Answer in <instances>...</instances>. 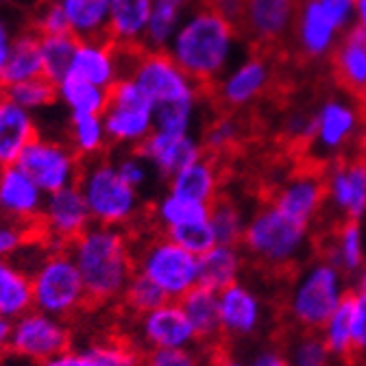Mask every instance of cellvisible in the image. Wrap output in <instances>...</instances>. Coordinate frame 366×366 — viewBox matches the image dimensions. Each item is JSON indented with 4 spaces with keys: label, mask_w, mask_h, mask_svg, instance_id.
<instances>
[{
    "label": "cell",
    "mask_w": 366,
    "mask_h": 366,
    "mask_svg": "<svg viewBox=\"0 0 366 366\" xmlns=\"http://www.w3.org/2000/svg\"><path fill=\"white\" fill-rule=\"evenodd\" d=\"M220 332L229 340H249L259 336L268 310L264 297L242 280L218 292Z\"/></svg>",
    "instance_id": "cell-16"
},
{
    "label": "cell",
    "mask_w": 366,
    "mask_h": 366,
    "mask_svg": "<svg viewBox=\"0 0 366 366\" xmlns=\"http://www.w3.org/2000/svg\"><path fill=\"white\" fill-rule=\"evenodd\" d=\"M135 342L144 353L157 349H192L199 345L179 301H166L149 314L135 318Z\"/></svg>",
    "instance_id": "cell-15"
},
{
    "label": "cell",
    "mask_w": 366,
    "mask_h": 366,
    "mask_svg": "<svg viewBox=\"0 0 366 366\" xmlns=\"http://www.w3.org/2000/svg\"><path fill=\"white\" fill-rule=\"evenodd\" d=\"M251 366H290L282 353V349H272V347H264L257 353H253V357L249 360Z\"/></svg>",
    "instance_id": "cell-51"
},
{
    "label": "cell",
    "mask_w": 366,
    "mask_h": 366,
    "mask_svg": "<svg viewBox=\"0 0 366 366\" xmlns=\"http://www.w3.org/2000/svg\"><path fill=\"white\" fill-rule=\"evenodd\" d=\"M76 41L79 39L72 33L39 37L41 68H44V76L46 79H51L53 83H59L68 74L72 57H74Z\"/></svg>",
    "instance_id": "cell-37"
},
{
    "label": "cell",
    "mask_w": 366,
    "mask_h": 366,
    "mask_svg": "<svg viewBox=\"0 0 366 366\" xmlns=\"http://www.w3.org/2000/svg\"><path fill=\"white\" fill-rule=\"evenodd\" d=\"M44 201L41 188L18 164L0 168V218L35 229Z\"/></svg>",
    "instance_id": "cell-18"
},
{
    "label": "cell",
    "mask_w": 366,
    "mask_h": 366,
    "mask_svg": "<svg viewBox=\"0 0 366 366\" xmlns=\"http://www.w3.org/2000/svg\"><path fill=\"white\" fill-rule=\"evenodd\" d=\"M181 307L186 312L190 325L197 334L199 345L212 347L222 338L220 332V310H218V292L197 286L181 301Z\"/></svg>",
    "instance_id": "cell-28"
},
{
    "label": "cell",
    "mask_w": 366,
    "mask_h": 366,
    "mask_svg": "<svg viewBox=\"0 0 366 366\" xmlns=\"http://www.w3.org/2000/svg\"><path fill=\"white\" fill-rule=\"evenodd\" d=\"M39 366H97V362L92 360L83 349H81V351L68 349V351H64V353L53 355L51 360L41 362Z\"/></svg>",
    "instance_id": "cell-50"
},
{
    "label": "cell",
    "mask_w": 366,
    "mask_h": 366,
    "mask_svg": "<svg viewBox=\"0 0 366 366\" xmlns=\"http://www.w3.org/2000/svg\"><path fill=\"white\" fill-rule=\"evenodd\" d=\"M214 366H251V364L244 362V360H238V357H234V355H222V357L216 360Z\"/></svg>",
    "instance_id": "cell-53"
},
{
    "label": "cell",
    "mask_w": 366,
    "mask_h": 366,
    "mask_svg": "<svg viewBox=\"0 0 366 366\" xmlns=\"http://www.w3.org/2000/svg\"><path fill=\"white\" fill-rule=\"evenodd\" d=\"M323 255L334 262L347 277H357V272L366 266V232L357 220L334 222Z\"/></svg>",
    "instance_id": "cell-24"
},
{
    "label": "cell",
    "mask_w": 366,
    "mask_h": 366,
    "mask_svg": "<svg viewBox=\"0 0 366 366\" xmlns=\"http://www.w3.org/2000/svg\"><path fill=\"white\" fill-rule=\"evenodd\" d=\"M351 295L349 277L325 255L295 268L284 295V316L292 330L318 332Z\"/></svg>",
    "instance_id": "cell-3"
},
{
    "label": "cell",
    "mask_w": 366,
    "mask_h": 366,
    "mask_svg": "<svg viewBox=\"0 0 366 366\" xmlns=\"http://www.w3.org/2000/svg\"><path fill=\"white\" fill-rule=\"evenodd\" d=\"M37 76H44L39 35L31 31L29 26H24L14 39L11 53L7 57L3 74H0V85L7 89V87L26 83L31 79H37Z\"/></svg>",
    "instance_id": "cell-29"
},
{
    "label": "cell",
    "mask_w": 366,
    "mask_h": 366,
    "mask_svg": "<svg viewBox=\"0 0 366 366\" xmlns=\"http://www.w3.org/2000/svg\"><path fill=\"white\" fill-rule=\"evenodd\" d=\"M153 14V0H112L107 39L118 49H142Z\"/></svg>",
    "instance_id": "cell-23"
},
{
    "label": "cell",
    "mask_w": 366,
    "mask_h": 366,
    "mask_svg": "<svg viewBox=\"0 0 366 366\" xmlns=\"http://www.w3.org/2000/svg\"><path fill=\"white\" fill-rule=\"evenodd\" d=\"M353 290H357V292H366V266L357 272V277H355V282H353Z\"/></svg>",
    "instance_id": "cell-54"
},
{
    "label": "cell",
    "mask_w": 366,
    "mask_h": 366,
    "mask_svg": "<svg viewBox=\"0 0 366 366\" xmlns=\"http://www.w3.org/2000/svg\"><path fill=\"white\" fill-rule=\"evenodd\" d=\"M11 332H14V320L0 314V357H5L11 349Z\"/></svg>",
    "instance_id": "cell-52"
},
{
    "label": "cell",
    "mask_w": 366,
    "mask_h": 366,
    "mask_svg": "<svg viewBox=\"0 0 366 366\" xmlns=\"http://www.w3.org/2000/svg\"><path fill=\"white\" fill-rule=\"evenodd\" d=\"M292 33L299 35L301 44V51L295 57L297 64H307L320 53H325L332 41L334 22L330 20L323 5H320V0H303Z\"/></svg>",
    "instance_id": "cell-25"
},
{
    "label": "cell",
    "mask_w": 366,
    "mask_h": 366,
    "mask_svg": "<svg viewBox=\"0 0 366 366\" xmlns=\"http://www.w3.org/2000/svg\"><path fill=\"white\" fill-rule=\"evenodd\" d=\"M325 168V166H323ZM323 168L305 164L288 174L270 194V203L280 207L284 214L305 222L316 224L325 214V179Z\"/></svg>",
    "instance_id": "cell-14"
},
{
    "label": "cell",
    "mask_w": 366,
    "mask_h": 366,
    "mask_svg": "<svg viewBox=\"0 0 366 366\" xmlns=\"http://www.w3.org/2000/svg\"><path fill=\"white\" fill-rule=\"evenodd\" d=\"M39 135L37 116L5 97L0 105V168L18 164Z\"/></svg>",
    "instance_id": "cell-21"
},
{
    "label": "cell",
    "mask_w": 366,
    "mask_h": 366,
    "mask_svg": "<svg viewBox=\"0 0 366 366\" xmlns=\"http://www.w3.org/2000/svg\"><path fill=\"white\" fill-rule=\"evenodd\" d=\"M26 26L35 31L39 37L44 35H64L70 33L66 14L57 0H39L33 7L31 18L26 20Z\"/></svg>",
    "instance_id": "cell-43"
},
{
    "label": "cell",
    "mask_w": 366,
    "mask_h": 366,
    "mask_svg": "<svg viewBox=\"0 0 366 366\" xmlns=\"http://www.w3.org/2000/svg\"><path fill=\"white\" fill-rule=\"evenodd\" d=\"M68 251L81 272L89 305L120 303L135 274V240L129 229L92 224Z\"/></svg>",
    "instance_id": "cell-1"
},
{
    "label": "cell",
    "mask_w": 366,
    "mask_h": 366,
    "mask_svg": "<svg viewBox=\"0 0 366 366\" xmlns=\"http://www.w3.org/2000/svg\"><path fill=\"white\" fill-rule=\"evenodd\" d=\"M22 29H24V26H22ZM22 29H16L14 22L5 16L3 7H0V74H3V68H5L7 57H9V53H11L14 39H16V35H18Z\"/></svg>",
    "instance_id": "cell-49"
},
{
    "label": "cell",
    "mask_w": 366,
    "mask_h": 366,
    "mask_svg": "<svg viewBox=\"0 0 366 366\" xmlns=\"http://www.w3.org/2000/svg\"><path fill=\"white\" fill-rule=\"evenodd\" d=\"M240 249L247 259L266 270H295L310 259L312 227L268 201L249 216Z\"/></svg>",
    "instance_id": "cell-2"
},
{
    "label": "cell",
    "mask_w": 366,
    "mask_h": 366,
    "mask_svg": "<svg viewBox=\"0 0 366 366\" xmlns=\"http://www.w3.org/2000/svg\"><path fill=\"white\" fill-rule=\"evenodd\" d=\"M68 349H72V330L68 320L39 310H29L14 320L9 353L39 366Z\"/></svg>",
    "instance_id": "cell-11"
},
{
    "label": "cell",
    "mask_w": 366,
    "mask_h": 366,
    "mask_svg": "<svg viewBox=\"0 0 366 366\" xmlns=\"http://www.w3.org/2000/svg\"><path fill=\"white\" fill-rule=\"evenodd\" d=\"M135 272L155 284L168 301H181L199 286V255L155 232L135 240Z\"/></svg>",
    "instance_id": "cell-7"
},
{
    "label": "cell",
    "mask_w": 366,
    "mask_h": 366,
    "mask_svg": "<svg viewBox=\"0 0 366 366\" xmlns=\"http://www.w3.org/2000/svg\"><path fill=\"white\" fill-rule=\"evenodd\" d=\"M247 255L240 247L214 244L199 255V286L220 292L242 280Z\"/></svg>",
    "instance_id": "cell-26"
},
{
    "label": "cell",
    "mask_w": 366,
    "mask_h": 366,
    "mask_svg": "<svg viewBox=\"0 0 366 366\" xmlns=\"http://www.w3.org/2000/svg\"><path fill=\"white\" fill-rule=\"evenodd\" d=\"M33 310L70 320L87 305V290L68 249L49 247L31 268Z\"/></svg>",
    "instance_id": "cell-6"
},
{
    "label": "cell",
    "mask_w": 366,
    "mask_h": 366,
    "mask_svg": "<svg viewBox=\"0 0 366 366\" xmlns=\"http://www.w3.org/2000/svg\"><path fill=\"white\" fill-rule=\"evenodd\" d=\"M190 0H153V14L144 46L149 51H166L172 35L181 26V16Z\"/></svg>",
    "instance_id": "cell-35"
},
{
    "label": "cell",
    "mask_w": 366,
    "mask_h": 366,
    "mask_svg": "<svg viewBox=\"0 0 366 366\" xmlns=\"http://www.w3.org/2000/svg\"><path fill=\"white\" fill-rule=\"evenodd\" d=\"M282 353L290 366H336V357L318 332L292 330L284 338Z\"/></svg>",
    "instance_id": "cell-34"
},
{
    "label": "cell",
    "mask_w": 366,
    "mask_h": 366,
    "mask_svg": "<svg viewBox=\"0 0 366 366\" xmlns=\"http://www.w3.org/2000/svg\"><path fill=\"white\" fill-rule=\"evenodd\" d=\"M209 209L212 205L207 203H201L188 197H179L166 190L162 197L155 199L151 207V220L155 229H159V234H172V232H179V229L209 222Z\"/></svg>",
    "instance_id": "cell-27"
},
{
    "label": "cell",
    "mask_w": 366,
    "mask_h": 366,
    "mask_svg": "<svg viewBox=\"0 0 366 366\" xmlns=\"http://www.w3.org/2000/svg\"><path fill=\"white\" fill-rule=\"evenodd\" d=\"M79 190L94 224L131 229L144 216L142 192L131 188L107 155L83 162Z\"/></svg>",
    "instance_id": "cell-5"
},
{
    "label": "cell",
    "mask_w": 366,
    "mask_h": 366,
    "mask_svg": "<svg viewBox=\"0 0 366 366\" xmlns=\"http://www.w3.org/2000/svg\"><path fill=\"white\" fill-rule=\"evenodd\" d=\"M35 238L33 227L0 218V259H16Z\"/></svg>",
    "instance_id": "cell-45"
},
{
    "label": "cell",
    "mask_w": 366,
    "mask_h": 366,
    "mask_svg": "<svg viewBox=\"0 0 366 366\" xmlns=\"http://www.w3.org/2000/svg\"><path fill=\"white\" fill-rule=\"evenodd\" d=\"M351 360L366 364V292L351 290Z\"/></svg>",
    "instance_id": "cell-46"
},
{
    "label": "cell",
    "mask_w": 366,
    "mask_h": 366,
    "mask_svg": "<svg viewBox=\"0 0 366 366\" xmlns=\"http://www.w3.org/2000/svg\"><path fill=\"white\" fill-rule=\"evenodd\" d=\"M66 142L83 159L103 157L109 149L107 131L103 116L97 114H68L66 122Z\"/></svg>",
    "instance_id": "cell-31"
},
{
    "label": "cell",
    "mask_w": 366,
    "mask_h": 366,
    "mask_svg": "<svg viewBox=\"0 0 366 366\" xmlns=\"http://www.w3.org/2000/svg\"><path fill=\"white\" fill-rule=\"evenodd\" d=\"M323 336L327 349L338 362H347L353 355L351 342V295L342 301V305L325 320V325L318 330Z\"/></svg>",
    "instance_id": "cell-38"
},
{
    "label": "cell",
    "mask_w": 366,
    "mask_h": 366,
    "mask_svg": "<svg viewBox=\"0 0 366 366\" xmlns=\"http://www.w3.org/2000/svg\"><path fill=\"white\" fill-rule=\"evenodd\" d=\"M83 351L97 362V366H142L144 353L140 347L122 338H103L89 342Z\"/></svg>",
    "instance_id": "cell-40"
},
{
    "label": "cell",
    "mask_w": 366,
    "mask_h": 366,
    "mask_svg": "<svg viewBox=\"0 0 366 366\" xmlns=\"http://www.w3.org/2000/svg\"><path fill=\"white\" fill-rule=\"evenodd\" d=\"M68 74L109 89L124 76L122 51L107 37L79 39Z\"/></svg>",
    "instance_id": "cell-19"
},
{
    "label": "cell",
    "mask_w": 366,
    "mask_h": 366,
    "mask_svg": "<svg viewBox=\"0 0 366 366\" xmlns=\"http://www.w3.org/2000/svg\"><path fill=\"white\" fill-rule=\"evenodd\" d=\"M327 61L334 85L345 89L355 107L366 114V29L355 24L334 46Z\"/></svg>",
    "instance_id": "cell-17"
},
{
    "label": "cell",
    "mask_w": 366,
    "mask_h": 366,
    "mask_svg": "<svg viewBox=\"0 0 366 366\" xmlns=\"http://www.w3.org/2000/svg\"><path fill=\"white\" fill-rule=\"evenodd\" d=\"M135 151H140L147 157V162L164 181H168L203 155L201 140H197L194 135H168L157 131H153L144 144Z\"/></svg>",
    "instance_id": "cell-20"
},
{
    "label": "cell",
    "mask_w": 366,
    "mask_h": 366,
    "mask_svg": "<svg viewBox=\"0 0 366 366\" xmlns=\"http://www.w3.org/2000/svg\"><path fill=\"white\" fill-rule=\"evenodd\" d=\"M22 0H0V7H9V5H20Z\"/></svg>",
    "instance_id": "cell-57"
},
{
    "label": "cell",
    "mask_w": 366,
    "mask_h": 366,
    "mask_svg": "<svg viewBox=\"0 0 366 366\" xmlns=\"http://www.w3.org/2000/svg\"><path fill=\"white\" fill-rule=\"evenodd\" d=\"M33 310L31 272L18 259H0V314L16 320Z\"/></svg>",
    "instance_id": "cell-30"
},
{
    "label": "cell",
    "mask_w": 366,
    "mask_h": 366,
    "mask_svg": "<svg viewBox=\"0 0 366 366\" xmlns=\"http://www.w3.org/2000/svg\"><path fill=\"white\" fill-rule=\"evenodd\" d=\"M92 216L87 212L85 199L79 186L46 194L41 216L37 220V238L57 249H68L76 238H81L87 227H92Z\"/></svg>",
    "instance_id": "cell-12"
},
{
    "label": "cell",
    "mask_w": 366,
    "mask_h": 366,
    "mask_svg": "<svg viewBox=\"0 0 366 366\" xmlns=\"http://www.w3.org/2000/svg\"><path fill=\"white\" fill-rule=\"evenodd\" d=\"M357 159H360V164L364 166V172H366V135H364V140H362V144H360Z\"/></svg>",
    "instance_id": "cell-56"
},
{
    "label": "cell",
    "mask_w": 366,
    "mask_h": 366,
    "mask_svg": "<svg viewBox=\"0 0 366 366\" xmlns=\"http://www.w3.org/2000/svg\"><path fill=\"white\" fill-rule=\"evenodd\" d=\"M142 366H209L197 347L192 349H157L147 351Z\"/></svg>",
    "instance_id": "cell-47"
},
{
    "label": "cell",
    "mask_w": 366,
    "mask_h": 366,
    "mask_svg": "<svg viewBox=\"0 0 366 366\" xmlns=\"http://www.w3.org/2000/svg\"><path fill=\"white\" fill-rule=\"evenodd\" d=\"M222 168L220 159L203 153L197 162L186 166L181 172L166 181V190L179 197H188L201 203L212 205L220 197Z\"/></svg>",
    "instance_id": "cell-22"
},
{
    "label": "cell",
    "mask_w": 366,
    "mask_h": 366,
    "mask_svg": "<svg viewBox=\"0 0 366 366\" xmlns=\"http://www.w3.org/2000/svg\"><path fill=\"white\" fill-rule=\"evenodd\" d=\"M197 101H179L153 107V131L168 135H186L192 127Z\"/></svg>",
    "instance_id": "cell-42"
},
{
    "label": "cell",
    "mask_w": 366,
    "mask_h": 366,
    "mask_svg": "<svg viewBox=\"0 0 366 366\" xmlns=\"http://www.w3.org/2000/svg\"><path fill=\"white\" fill-rule=\"evenodd\" d=\"M355 7H357V11H360V18H362V26L366 29V0H355Z\"/></svg>",
    "instance_id": "cell-55"
},
{
    "label": "cell",
    "mask_w": 366,
    "mask_h": 366,
    "mask_svg": "<svg viewBox=\"0 0 366 366\" xmlns=\"http://www.w3.org/2000/svg\"><path fill=\"white\" fill-rule=\"evenodd\" d=\"M120 177L129 183L131 188H135L137 192H144L153 177H157V172L153 170V166L147 162V157L140 151H122L116 159H114Z\"/></svg>",
    "instance_id": "cell-44"
},
{
    "label": "cell",
    "mask_w": 366,
    "mask_h": 366,
    "mask_svg": "<svg viewBox=\"0 0 366 366\" xmlns=\"http://www.w3.org/2000/svg\"><path fill=\"white\" fill-rule=\"evenodd\" d=\"M18 166L37 183L44 194H53L76 186L83 159L61 137L39 135L22 153Z\"/></svg>",
    "instance_id": "cell-10"
},
{
    "label": "cell",
    "mask_w": 366,
    "mask_h": 366,
    "mask_svg": "<svg viewBox=\"0 0 366 366\" xmlns=\"http://www.w3.org/2000/svg\"><path fill=\"white\" fill-rule=\"evenodd\" d=\"M3 101H5V87L0 85V105H3Z\"/></svg>",
    "instance_id": "cell-58"
},
{
    "label": "cell",
    "mask_w": 366,
    "mask_h": 366,
    "mask_svg": "<svg viewBox=\"0 0 366 366\" xmlns=\"http://www.w3.org/2000/svg\"><path fill=\"white\" fill-rule=\"evenodd\" d=\"M303 0H249L247 9V35L251 57L266 64H286L290 51L286 37L295 29Z\"/></svg>",
    "instance_id": "cell-9"
},
{
    "label": "cell",
    "mask_w": 366,
    "mask_h": 366,
    "mask_svg": "<svg viewBox=\"0 0 366 366\" xmlns=\"http://www.w3.org/2000/svg\"><path fill=\"white\" fill-rule=\"evenodd\" d=\"M5 97L37 116L39 112H46L53 105H57V83H53L46 76H37L26 83L7 87Z\"/></svg>",
    "instance_id": "cell-39"
},
{
    "label": "cell",
    "mask_w": 366,
    "mask_h": 366,
    "mask_svg": "<svg viewBox=\"0 0 366 366\" xmlns=\"http://www.w3.org/2000/svg\"><path fill=\"white\" fill-rule=\"evenodd\" d=\"M247 220H249V216L244 214L240 203H236L229 197H218L209 209V227L214 232L216 244L240 247Z\"/></svg>",
    "instance_id": "cell-36"
},
{
    "label": "cell",
    "mask_w": 366,
    "mask_h": 366,
    "mask_svg": "<svg viewBox=\"0 0 366 366\" xmlns=\"http://www.w3.org/2000/svg\"><path fill=\"white\" fill-rule=\"evenodd\" d=\"M109 147L133 151L153 133V103L131 76L109 87V105L103 114Z\"/></svg>",
    "instance_id": "cell-8"
},
{
    "label": "cell",
    "mask_w": 366,
    "mask_h": 366,
    "mask_svg": "<svg viewBox=\"0 0 366 366\" xmlns=\"http://www.w3.org/2000/svg\"><path fill=\"white\" fill-rule=\"evenodd\" d=\"M166 236L172 238L177 244H181L183 249H188L194 255H203L205 251H209L216 244V238H214L209 222L188 227V229H179V232H172V234H166Z\"/></svg>",
    "instance_id": "cell-48"
},
{
    "label": "cell",
    "mask_w": 366,
    "mask_h": 366,
    "mask_svg": "<svg viewBox=\"0 0 366 366\" xmlns=\"http://www.w3.org/2000/svg\"><path fill=\"white\" fill-rule=\"evenodd\" d=\"M325 212L334 222L366 216V172L357 157H345L323 168Z\"/></svg>",
    "instance_id": "cell-13"
},
{
    "label": "cell",
    "mask_w": 366,
    "mask_h": 366,
    "mask_svg": "<svg viewBox=\"0 0 366 366\" xmlns=\"http://www.w3.org/2000/svg\"><path fill=\"white\" fill-rule=\"evenodd\" d=\"M57 103L68 114H97L103 116L109 105V89L66 74L57 83Z\"/></svg>",
    "instance_id": "cell-33"
},
{
    "label": "cell",
    "mask_w": 366,
    "mask_h": 366,
    "mask_svg": "<svg viewBox=\"0 0 366 366\" xmlns=\"http://www.w3.org/2000/svg\"><path fill=\"white\" fill-rule=\"evenodd\" d=\"M232 37H236L232 26L205 7L183 22L172 35L166 51L197 85L199 101H207L218 85L216 74L224 64Z\"/></svg>",
    "instance_id": "cell-4"
},
{
    "label": "cell",
    "mask_w": 366,
    "mask_h": 366,
    "mask_svg": "<svg viewBox=\"0 0 366 366\" xmlns=\"http://www.w3.org/2000/svg\"><path fill=\"white\" fill-rule=\"evenodd\" d=\"M166 301H168L166 295L155 284H151L147 277H142V274H137V272L133 274V280L129 282V286L120 299L124 312L135 316V318L149 314L151 310L159 307Z\"/></svg>",
    "instance_id": "cell-41"
},
{
    "label": "cell",
    "mask_w": 366,
    "mask_h": 366,
    "mask_svg": "<svg viewBox=\"0 0 366 366\" xmlns=\"http://www.w3.org/2000/svg\"><path fill=\"white\" fill-rule=\"evenodd\" d=\"M76 39L107 37L112 0H57Z\"/></svg>",
    "instance_id": "cell-32"
}]
</instances>
